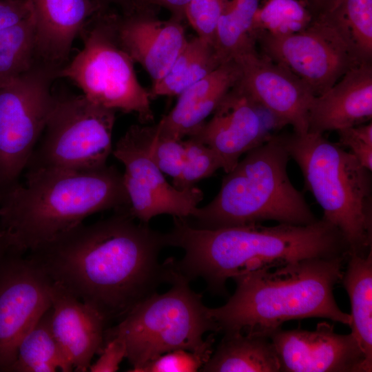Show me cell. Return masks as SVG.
<instances>
[{"mask_svg":"<svg viewBox=\"0 0 372 372\" xmlns=\"http://www.w3.org/2000/svg\"><path fill=\"white\" fill-rule=\"evenodd\" d=\"M8 250L7 245L0 236V260Z\"/></svg>","mask_w":372,"mask_h":372,"instance_id":"cell-40","label":"cell"},{"mask_svg":"<svg viewBox=\"0 0 372 372\" xmlns=\"http://www.w3.org/2000/svg\"><path fill=\"white\" fill-rule=\"evenodd\" d=\"M240 68L238 85L298 134L308 132V113L315 97L291 72L259 53L256 48L234 59Z\"/></svg>","mask_w":372,"mask_h":372,"instance_id":"cell-16","label":"cell"},{"mask_svg":"<svg viewBox=\"0 0 372 372\" xmlns=\"http://www.w3.org/2000/svg\"><path fill=\"white\" fill-rule=\"evenodd\" d=\"M165 237L167 246L185 251L181 260L174 259L176 270L189 281L203 278L207 288L218 294L227 293L228 279L253 270L349 256L341 233L323 218L306 225L258 223L207 229L174 217V226Z\"/></svg>","mask_w":372,"mask_h":372,"instance_id":"cell-2","label":"cell"},{"mask_svg":"<svg viewBox=\"0 0 372 372\" xmlns=\"http://www.w3.org/2000/svg\"><path fill=\"white\" fill-rule=\"evenodd\" d=\"M341 281L351 302V333L372 369V249L364 256H348Z\"/></svg>","mask_w":372,"mask_h":372,"instance_id":"cell-23","label":"cell"},{"mask_svg":"<svg viewBox=\"0 0 372 372\" xmlns=\"http://www.w3.org/2000/svg\"><path fill=\"white\" fill-rule=\"evenodd\" d=\"M24 184L0 192V236L23 254L105 210L128 209L123 174L114 166L90 171L28 169Z\"/></svg>","mask_w":372,"mask_h":372,"instance_id":"cell-3","label":"cell"},{"mask_svg":"<svg viewBox=\"0 0 372 372\" xmlns=\"http://www.w3.org/2000/svg\"><path fill=\"white\" fill-rule=\"evenodd\" d=\"M116 111L83 94L56 96L39 145L27 169L94 170L112 152Z\"/></svg>","mask_w":372,"mask_h":372,"instance_id":"cell-9","label":"cell"},{"mask_svg":"<svg viewBox=\"0 0 372 372\" xmlns=\"http://www.w3.org/2000/svg\"><path fill=\"white\" fill-rule=\"evenodd\" d=\"M371 118L372 64L363 63L313 98L308 113V132H337Z\"/></svg>","mask_w":372,"mask_h":372,"instance_id":"cell-19","label":"cell"},{"mask_svg":"<svg viewBox=\"0 0 372 372\" xmlns=\"http://www.w3.org/2000/svg\"><path fill=\"white\" fill-rule=\"evenodd\" d=\"M32 14L29 0H0V28L14 24Z\"/></svg>","mask_w":372,"mask_h":372,"instance_id":"cell-36","label":"cell"},{"mask_svg":"<svg viewBox=\"0 0 372 372\" xmlns=\"http://www.w3.org/2000/svg\"><path fill=\"white\" fill-rule=\"evenodd\" d=\"M260 3V0H224L214 41L222 63L256 48L251 27Z\"/></svg>","mask_w":372,"mask_h":372,"instance_id":"cell-26","label":"cell"},{"mask_svg":"<svg viewBox=\"0 0 372 372\" xmlns=\"http://www.w3.org/2000/svg\"><path fill=\"white\" fill-rule=\"evenodd\" d=\"M52 281L29 256L0 260V372H8L25 333L50 307Z\"/></svg>","mask_w":372,"mask_h":372,"instance_id":"cell-12","label":"cell"},{"mask_svg":"<svg viewBox=\"0 0 372 372\" xmlns=\"http://www.w3.org/2000/svg\"><path fill=\"white\" fill-rule=\"evenodd\" d=\"M185 159L181 172L173 179V185L180 190L194 186L198 181L212 176L222 163L209 146L193 137L183 141Z\"/></svg>","mask_w":372,"mask_h":372,"instance_id":"cell-30","label":"cell"},{"mask_svg":"<svg viewBox=\"0 0 372 372\" xmlns=\"http://www.w3.org/2000/svg\"><path fill=\"white\" fill-rule=\"evenodd\" d=\"M339 144L347 147L358 161L372 170V123L361 124L337 131Z\"/></svg>","mask_w":372,"mask_h":372,"instance_id":"cell-34","label":"cell"},{"mask_svg":"<svg viewBox=\"0 0 372 372\" xmlns=\"http://www.w3.org/2000/svg\"><path fill=\"white\" fill-rule=\"evenodd\" d=\"M269 338L284 372H371L354 336L339 334L327 322L313 331L303 329L273 332Z\"/></svg>","mask_w":372,"mask_h":372,"instance_id":"cell-15","label":"cell"},{"mask_svg":"<svg viewBox=\"0 0 372 372\" xmlns=\"http://www.w3.org/2000/svg\"><path fill=\"white\" fill-rule=\"evenodd\" d=\"M37 60L33 13L0 28V87L28 72Z\"/></svg>","mask_w":372,"mask_h":372,"instance_id":"cell-28","label":"cell"},{"mask_svg":"<svg viewBox=\"0 0 372 372\" xmlns=\"http://www.w3.org/2000/svg\"><path fill=\"white\" fill-rule=\"evenodd\" d=\"M240 76L237 62L229 60L223 63L178 95L174 108L152 125L154 132L159 136L177 140L189 136L214 112Z\"/></svg>","mask_w":372,"mask_h":372,"instance_id":"cell-21","label":"cell"},{"mask_svg":"<svg viewBox=\"0 0 372 372\" xmlns=\"http://www.w3.org/2000/svg\"><path fill=\"white\" fill-rule=\"evenodd\" d=\"M149 8L116 15L115 30L121 47L143 66L154 84L167 72L187 39L181 20H159Z\"/></svg>","mask_w":372,"mask_h":372,"instance_id":"cell-17","label":"cell"},{"mask_svg":"<svg viewBox=\"0 0 372 372\" xmlns=\"http://www.w3.org/2000/svg\"><path fill=\"white\" fill-rule=\"evenodd\" d=\"M51 306L21 339L8 372L72 371L51 327Z\"/></svg>","mask_w":372,"mask_h":372,"instance_id":"cell-24","label":"cell"},{"mask_svg":"<svg viewBox=\"0 0 372 372\" xmlns=\"http://www.w3.org/2000/svg\"><path fill=\"white\" fill-rule=\"evenodd\" d=\"M205 372H279L276 349L268 336L242 333H224L207 362Z\"/></svg>","mask_w":372,"mask_h":372,"instance_id":"cell-22","label":"cell"},{"mask_svg":"<svg viewBox=\"0 0 372 372\" xmlns=\"http://www.w3.org/2000/svg\"><path fill=\"white\" fill-rule=\"evenodd\" d=\"M189 282L175 269L169 291L151 294L105 330V338L118 336L125 342L126 358L132 365L128 371L138 372L146 363L176 349L213 351L214 334L205 340L203 336L208 331L220 332L219 327Z\"/></svg>","mask_w":372,"mask_h":372,"instance_id":"cell-7","label":"cell"},{"mask_svg":"<svg viewBox=\"0 0 372 372\" xmlns=\"http://www.w3.org/2000/svg\"><path fill=\"white\" fill-rule=\"evenodd\" d=\"M131 4L132 5V0H130Z\"/></svg>","mask_w":372,"mask_h":372,"instance_id":"cell-41","label":"cell"},{"mask_svg":"<svg viewBox=\"0 0 372 372\" xmlns=\"http://www.w3.org/2000/svg\"><path fill=\"white\" fill-rule=\"evenodd\" d=\"M211 118L192 134L219 157L225 173L244 154L268 142L286 125L263 105L234 85L218 105Z\"/></svg>","mask_w":372,"mask_h":372,"instance_id":"cell-14","label":"cell"},{"mask_svg":"<svg viewBox=\"0 0 372 372\" xmlns=\"http://www.w3.org/2000/svg\"><path fill=\"white\" fill-rule=\"evenodd\" d=\"M224 0H191L185 11L186 19L197 36L214 45L216 28Z\"/></svg>","mask_w":372,"mask_h":372,"instance_id":"cell-33","label":"cell"},{"mask_svg":"<svg viewBox=\"0 0 372 372\" xmlns=\"http://www.w3.org/2000/svg\"><path fill=\"white\" fill-rule=\"evenodd\" d=\"M320 14L337 29L363 63H371L372 0H333Z\"/></svg>","mask_w":372,"mask_h":372,"instance_id":"cell-27","label":"cell"},{"mask_svg":"<svg viewBox=\"0 0 372 372\" xmlns=\"http://www.w3.org/2000/svg\"><path fill=\"white\" fill-rule=\"evenodd\" d=\"M59 69L37 60L0 87V192L18 183L29 163L54 103L52 83Z\"/></svg>","mask_w":372,"mask_h":372,"instance_id":"cell-10","label":"cell"},{"mask_svg":"<svg viewBox=\"0 0 372 372\" xmlns=\"http://www.w3.org/2000/svg\"><path fill=\"white\" fill-rule=\"evenodd\" d=\"M114 14L103 10L92 17L79 36L82 49L62 66L58 78L74 83L91 102L135 114L139 121H153L151 96L138 82L134 61L119 43Z\"/></svg>","mask_w":372,"mask_h":372,"instance_id":"cell-8","label":"cell"},{"mask_svg":"<svg viewBox=\"0 0 372 372\" xmlns=\"http://www.w3.org/2000/svg\"><path fill=\"white\" fill-rule=\"evenodd\" d=\"M348 257L314 258L263 267L232 279L236 290L227 303L209 308L224 333L269 336L285 322L309 318L329 319L350 327L333 296Z\"/></svg>","mask_w":372,"mask_h":372,"instance_id":"cell-4","label":"cell"},{"mask_svg":"<svg viewBox=\"0 0 372 372\" xmlns=\"http://www.w3.org/2000/svg\"><path fill=\"white\" fill-rule=\"evenodd\" d=\"M100 356L89 369L92 372H115L127 356V347L124 340L118 336L104 338V345Z\"/></svg>","mask_w":372,"mask_h":372,"instance_id":"cell-35","label":"cell"},{"mask_svg":"<svg viewBox=\"0 0 372 372\" xmlns=\"http://www.w3.org/2000/svg\"><path fill=\"white\" fill-rule=\"evenodd\" d=\"M50 300L51 327L58 343L75 371H87L104 345L108 321L58 282H52Z\"/></svg>","mask_w":372,"mask_h":372,"instance_id":"cell-18","label":"cell"},{"mask_svg":"<svg viewBox=\"0 0 372 372\" xmlns=\"http://www.w3.org/2000/svg\"><path fill=\"white\" fill-rule=\"evenodd\" d=\"M220 64L211 43L198 36L187 39L165 75L152 84L150 96H178Z\"/></svg>","mask_w":372,"mask_h":372,"instance_id":"cell-25","label":"cell"},{"mask_svg":"<svg viewBox=\"0 0 372 372\" xmlns=\"http://www.w3.org/2000/svg\"><path fill=\"white\" fill-rule=\"evenodd\" d=\"M103 6H107L109 4H117L121 6L125 12H127L132 8L130 0H95Z\"/></svg>","mask_w":372,"mask_h":372,"instance_id":"cell-39","label":"cell"},{"mask_svg":"<svg viewBox=\"0 0 372 372\" xmlns=\"http://www.w3.org/2000/svg\"><path fill=\"white\" fill-rule=\"evenodd\" d=\"M112 153L125 167L123 180L130 203L127 211L134 219L147 224L161 214L187 219L194 214L203 192L194 186L180 190L169 185L148 154L135 125L117 141Z\"/></svg>","mask_w":372,"mask_h":372,"instance_id":"cell-13","label":"cell"},{"mask_svg":"<svg viewBox=\"0 0 372 372\" xmlns=\"http://www.w3.org/2000/svg\"><path fill=\"white\" fill-rule=\"evenodd\" d=\"M83 223L30 251L52 282L63 286L109 322L121 320L141 301L169 282L174 259L158 255L165 234L135 223L127 209Z\"/></svg>","mask_w":372,"mask_h":372,"instance_id":"cell-1","label":"cell"},{"mask_svg":"<svg viewBox=\"0 0 372 372\" xmlns=\"http://www.w3.org/2000/svg\"><path fill=\"white\" fill-rule=\"evenodd\" d=\"M314 16L324 12L333 0H303Z\"/></svg>","mask_w":372,"mask_h":372,"instance_id":"cell-38","label":"cell"},{"mask_svg":"<svg viewBox=\"0 0 372 372\" xmlns=\"http://www.w3.org/2000/svg\"><path fill=\"white\" fill-rule=\"evenodd\" d=\"M35 21L37 59L58 68L89 21L105 8L95 0H29Z\"/></svg>","mask_w":372,"mask_h":372,"instance_id":"cell-20","label":"cell"},{"mask_svg":"<svg viewBox=\"0 0 372 372\" xmlns=\"http://www.w3.org/2000/svg\"><path fill=\"white\" fill-rule=\"evenodd\" d=\"M261 54L302 81L319 96L349 70L363 63L337 29L322 14L303 30L282 37H255Z\"/></svg>","mask_w":372,"mask_h":372,"instance_id":"cell-11","label":"cell"},{"mask_svg":"<svg viewBox=\"0 0 372 372\" xmlns=\"http://www.w3.org/2000/svg\"><path fill=\"white\" fill-rule=\"evenodd\" d=\"M135 127L148 154L160 170L173 179L178 177L185 159L183 139L159 136L154 132L152 126L135 125Z\"/></svg>","mask_w":372,"mask_h":372,"instance_id":"cell-31","label":"cell"},{"mask_svg":"<svg viewBox=\"0 0 372 372\" xmlns=\"http://www.w3.org/2000/svg\"><path fill=\"white\" fill-rule=\"evenodd\" d=\"M279 134L226 173L216 197L190 217L192 226L215 229L269 220L306 225L318 220L289 178L290 157Z\"/></svg>","mask_w":372,"mask_h":372,"instance_id":"cell-5","label":"cell"},{"mask_svg":"<svg viewBox=\"0 0 372 372\" xmlns=\"http://www.w3.org/2000/svg\"><path fill=\"white\" fill-rule=\"evenodd\" d=\"M213 351L176 349L146 363L138 372H195L201 369Z\"/></svg>","mask_w":372,"mask_h":372,"instance_id":"cell-32","label":"cell"},{"mask_svg":"<svg viewBox=\"0 0 372 372\" xmlns=\"http://www.w3.org/2000/svg\"><path fill=\"white\" fill-rule=\"evenodd\" d=\"M302 174L304 189L323 210L322 218L344 237L349 254L372 249V176L350 152L323 134H279Z\"/></svg>","mask_w":372,"mask_h":372,"instance_id":"cell-6","label":"cell"},{"mask_svg":"<svg viewBox=\"0 0 372 372\" xmlns=\"http://www.w3.org/2000/svg\"><path fill=\"white\" fill-rule=\"evenodd\" d=\"M191 0H132L133 8L158 6L169 10L172 17L179 20L185 19V11Z\"/></svg>","mask_w":372,"mask_h":372,"instance_id":"cell-37","label":"cell"},{"mask_svg":"<svg viewBox=\"0 0 372 372\" xmlns=\"http://www.w3.org/2000/svg\"><path fill=\"white\" fill-rule=\"evenodd\" d=\"M313 15L302 0H265L254 17L251 34L282 37L300 32L312 21ZM256 41V40H255Z\"/></svg>","mask_w":372,"mask_h":372,"instance_id":"cell-29","label":"cell"}]
</instances>
